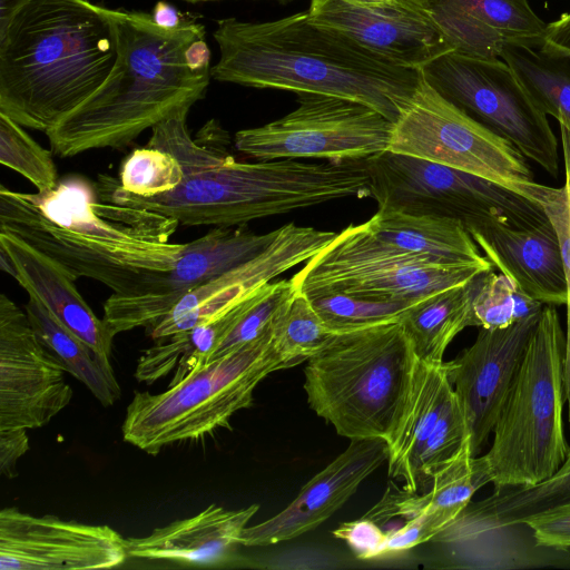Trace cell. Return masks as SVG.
I'll list each match as a JSON object with an SVG mask.
<instances>
[{
  "instance_id": "obj_1",
  "label": "cell",
  "mask_w": 570,
  "mask_h": 570,
  "mask_svg": "<svg viewBox=\"0 0 570 570\" xmlns=\"http://www.w3.org/2000/svg\"><path fill=\"white\" fill-rule=\"evenodd\" d=\"M189 110L151 128L147 146L174 155L184 171L179 186L140 197L119 187L118 178L99 174L94 184L100 200L147 209L186 226H237L347 197H370L365 160L304 163L297 159H235L230 137L215 119L196 137L187 129Z\"/></svg>"
},
{
  "instance_id": "obj_2",
  "label": "cell",
  "mask_w": 570,
  "mask_h": 570,
  "mask_svg": "<svg viewBox=\"0 0 570 570\" xmlns=\"http://www.w3.org/2000/svg\"><path fill=\"white\" fill-rule=\"evenodd\" d=\"M178 220L100 200L79 176L46 191L0 186V232L39 250L76 279L89 277L118 295L147 291L168 273L185 244L171 243Z\"/></svg>"
},
{
  "instance_id": "obj_3",
  "label": "cell",
  "mask_w": 570,
  "mask_h": 570,
  "mask_svg": "<svg viewBox=\"0 0 570 570\" xmlns=\"http://www.w3.org/2000/svg\"><path fill=\"white\" fill-rule=\"evenodd\" d=\"M214 38L219 59L210 77L262 89L316 94L365 104L394 122L413 96L421 69L392 61L307 10L263 22L226 18Z\"/></svg>"
},
{
  "instance_id": "obj_4",
  "label": "cell",
  "mask_w": 570,
  "mask_h": 570,
  "mask_svg": "<svg viewBox=\"0 0 570 570\" xmlns=\"http://www.w3.org/2000/svg\"><path fill=\"white\" fill-rule=\"evenodd\" d=\"M107 12L115 26L118 56L104 83L46 132L60 157L100 148H122L142 131L189 110L205 97L210 70L195 71L185 60L187 47L205 38L194 21L174 29L151 14L119 9Z\"/></svg>"
},
{
  "instance_id": "obj_5",
  "label": "cell",
  "mask_w": 570,
  "mask_h": 570,
  "mask_svg": "<svg viewBox=\"0 0 570 570\" xmlns=\"http://www.w3.org/2000/svg\"><path fill=\"white\" fill-rule=\"evenodd\" d=\"M117 56L107 8L27 0L0 30V112L46 134L104 83Z\"/></svg>"
},
{
  "instance_id": "obj_6",
  "label": "cell",
  "mask_w": 570,
  "mask_h": 570,
  "mask_svg": "<svg viewBox=\"0 0 570 570\" xmlns=\"http://www.w3.org/2000/svg\"><path fill=\"white\" fill-rule=\"evenodd\" d=\"M416 363L399 321L335 333L304 367L307 403L338 435L389 444L407 404Z\"/></svg>"
},
{
  "instance_id": "obj_7",
  "label": "cell",
  "mask_w": 570,
  "mask_h": 570,
  "mask_svg": "<svg viewBox=\"0 0 570 570\" xmlns=\"http://www.w3.org/2000/svg\"><path fill=\"white\" fill-rule=\"evenodd\" d=\"M564 354L558 312L544 305L482 455L495 490L540 484L564 463Z\"/></svg>"
},
{
  "instance_id": "obj_8",
  "label": "cell",
  "mask_w": 570,
  "mask_h": 570,
  "mask_svg": "<svg viewBox=\"0 0 570 570\" xmlns=\"http://www.w3.org/2000/svg\"><path fill=\"white\" fill-rule=\"evenodd\" d=\"M273 323L255 340L194 370L164 392L136 391L121 426L124 440L155 455L169 444L230 430L232 416L252 406L257 385L268 374L291 367L275 346Z\"/></svg>"
},
{
  "instance_id": "obj_9",
  "label": "cell",
  "mask_w": 570,
  "mask_h": 570,
  "mask_svg": "<svg viewBox=\"0 0 570 570\" xmlns=\"http://www.w3.org/2000/svg\"><path fill=\"white\" fill-rule=\"evenodd\" d=\"M365 160L379 209L452 218L465 229L488 223L522 228L548 220L535 202L478 175L389 150Z\"/></svg>"
},
{
  "instance_id": "obj_10",
  "label": "cell",
  "mask_w": 570,
  "mask_h": 570,
  "mask_svg": "<svg viewBox=\"0 0 570 570\" xmlns=\"http://www.w3.org/2000/svg\"><path fill=\"white\" fill-rule=\"evenodd\" d=\"M488 269L492 267L446 265L401 250L363 223L337 233L291 281L306 297L337 292L372 299H422Z\"/></svg>"
},
{
  "instance_id": "obj_11",
  "label": "cell",
  "mask_w": 570,
  "mask_h": 570,
  "mask_svg": "<svg viewBox=\"0 0 570 570\" xmlns=\"http://www.w3.org/2000/svg\"><path fill=\"white\" fill-rule=\"evenodd\" d=\"M421 72L446 100L510 141L548 174L558 175V140L547 115L503 60L452 50L428 62Z\"/></svg>"
},
{
  "instance_id": "obj_12",
  "label": "cell",
  "mask_w": 570,
  "mask_h": 570,
  "mask_svg": "<svg viewBox=\"0 0 570 570\" xmlns=\"http://www.w3.org/2000/svg\"><path fill=\"white\" fill-rule=\"evenodd\" d=\"M387 150L497 181L519 193L533 181L524 156L421 81L393 122Z\"/></svg>"
},
{
  "instance_id": "obj_13",
  "label": "cell",
  "mask_w": 570,
  "mask_h": 570,
  "mask_svg": "<svg viewBox=\"0 0 570 570\" xmlns=\"http://www.w3.org/2000/svg\"><path fill=\"white\" fill-rule=\"evenodd\" d=\"M393 122L346 98L298 94L297 107L274 121L235 134L236 149L256 160H360L387 150Z\"/></svg>"
},
{
  "instance_id": "obj_14",
  "label": "cell",
  "mask_w": 570,
  "mask_h": 570,
  "mask_svg": "<svg viewBox=\"0 0 570 570\" xmlns=\"http://www.w3.org/2000/svg\"><path fill=\"white\" fill-rule=\"evenodd\" d=\"M217 226L185 244L175 266L147 291L132 295L112 293L104 304L110 334L157 325L190 291L249 261L277 236L278 228L257 234L246 227Z\"/></svg>"
},
{
  "instance_id": "obj_15",
  "label": "cell",
  "mask_w": 570,
  "mask_h": 570,
  "mask_svg": "<svg viewBox=\"0 0 570 570\" xmlns=\"http://www.w3.org/2000/svg\"><path fill=\"white\" fill-rule=\"evenodd\" d=\"M66 370L37 337L26 311L0 295V430L46 425L71 401Z\"/></svg>"
},
{
  "instance_id": "obj_16",
  "label": "cell",
  "mask_w": 570,
  "mask_h": 570,
  "mask_svg": "<svg viewBox=\"0 0 570 570\" xmlns=\"http://www.w3.org/2000/svg\"><path fill=\"white\" fill-rule=\"evenodd\" d=\"M127 557V540L109 525L0 511V570L109 569Z\"/></svg>"
},
{
  "instance_id": "obj_17",
  "label": "cell",
  "mask_w": 570,
  "mask_h": 570,
  "mask_svg": "<svg viewBox=\"0 0 570 570\" xmlns=\"http://www.w3.org/2000/svg\"><path fill=\"white\" fill-rule=\"evenodd\" d=\"M336 234L293 223L279 227L258 255L186 294L148 331L150 337L157 341L218 318L278 275L307 262Z\"/></svg>"
},
{
  "instance_id": "obj_18",
  "label": "cell",
  "mask_w": 570,
  "mask_h": 570,
  "mask_svg": "<svg viewBox=\"0 0 570 570\" xmlns=\"http://www.w3.org/2000/svg\"><path fill=\"white\" fill-rule=\"evenodd\" d=\"M540 314L502 328L481 327L470 347L443 362L466 421L473 456L493 432Z\"/></svg>"
},
{
  "instance_id": "obj_19",
  "label": "cell",
  "mask_w": 570,
  "mask_h": 570,
  "mask_svg": "<svg viewBox=\"0 0 570 570\" xmlns=\"http://www.w3.org/2000/svg\"><path fill=\"white\" fill-rule=\"evenodd\" d=\"M312 22L334 29L400 65L421 69L454 50L428 7L411 0L357 4L347 0H311Z\"/></svg>"
},
{
  "instance_id": "obj_20",
  "label": "cell",
  "mask_w": 570,
  "mask_h": 570,
  "mask_svg": "<svg viewBox=\"0 0 570 570\" xmlns=\"http://www.w3.org/2000/svg\"><path fill=\"white\" fill-rule=\"evenodd\" d=\"M385 461L387 443L384 440L351 441L340 455L303 485L286 508L258 524L247 525L240 546H271L315 529L337 511Z\"/></svg>"
},
{
  "instance_id": "obj_21",
  "label": "cell",
  "mask_w": 570,
  "mask_h": 570,
  "mask_svg": "<svg viewBox=\"0 0 570 570\" xmlns=\"http://www.w3.org/2000/svg\"><path fill=\"white\" fill-rule=\"evenodd\" d=\"M466 230L490 263L523 293L544 305L567 304L559 239L549 218L530 227L488 223Z\"/></svg>"
},
{
  "instance_id": "obj_22",
  "label": "cell",
  "mask_w": 570,
  "mask_h": 570,
  "mask_svg": "<svg viewBox=\"0 0 570 570\" xmlns=\"http://www.w3.org/2000/svg\"><path fill=\"white\" fill-rule=\"evenodd\" d=\"M258 504L228 510L210 504L198 514L156 528L146 537L127 538L129 557L185 564H214L240 544Z\"/></svg>"
},
{
  "instance_id": "obj_23",
  "label": "cell",
  "mask_w": 570,
  "mask_h": 570,
  "mask_svg": "<svg viewBox=\"0 0 570 570\" xmlns=\"http://www.w3.org/2000/svg\"><path fill=\"white\" fill-rule=\"evenodd\" d=\"M0 248L13 261L14 279L62 325L95 352L110 358L114 336L78 292L75 282L56 262L18 237L0 232Z\"/></svg>"
},
{
  "instance_id": "obj_24",
  "label": "cell",
  "mask_w": 570,
  "mask_h": 570,
  "mask_svg": "<svg viewBox=\"0 0 570 570\" xmlns=\"http://www.w3.org/2000/svg\"><path fill=\"white\" fill-rule=\"evenodd\" d=\"M527 523L500 524L485 520L466 505L430 542L439 546L446 568L515 569L557 560L533 535H521Z\"/></svg>"
},
{
  "instance_id": "obj_25",
  "label": "cell",
  "mask_w": 570,
  "mask_h": 570,
  "mask_svg": "<svg viewBox=\"0 0 570 570\" xmlns=\"http://www.w3.org/2000/svg\"><path fill=\"white\" fill-rule=\"evenodd\" d=\"M489 482L483 456H473L468 442L458 456L433 476L426 491L410 492L391 482L382 499L364 517L383 530L395 520L399 527L409 519L434 511L444 512L454 520L474 493Z\"/></svg>"
},
{
  "instance_id": "obj_26",
  "label": "cell",
  "mask_w": 570,
  "mask_h": 570,
  "mask_svg": "<svg viewBox=\"0 0 570 570\" xmlns=\"http://www.w3.org/2000/svg\"><path fill=\"white\" fill-rule=\"evenodd\" d=\"M365 224L375 237L401 250L446 265L493 267L459 220L377 209Z\"/></svg>"
},
{
  "instance_id": "obj_27",
  "label": "cell",
  "mask_w": 570,
  "mask_h": 570,
  "mask_svg": "<svg viewBox=\"0 0 570 570\" xmlns=\"http://www.w3.org/2000/svg\"><path fill=\"white\" fill-rule=\"evenodd\" d=\"M453 394L443 363L417 360L413 384L403 416L387 444L391 478L411 481L415 464Z\"/></svg>"
},
{
  "instance_id": "obj_28",
  "label": "cell",
  "mask_w": 570,
  "mask_h": 570,
  "mask_svg": "<svg viewBox=\"0 0 570 570\" xmlns=\"http://www.w3.org/2000/svg\"><path fill=\"white\" fill-rule=\"evenodd\" d=\"M500 58L546 115L570 126V49L544 37L507 39Z\"/></svg>"
},
{
  "instance_id": "obj_29",
  "label": "cell",
  "mask_w": 570,
  "mask_h": 570,
  "mask_svg": "<svg viewBox=\"0 0 570 570\" xmlns=\"http://www.w3.org/2000/svg\"><path fill=\"white\" fill-rule=\"evenodd\" d=\"M267 284L218 318L157 340L156 344L145 350L139 357L135 379L138 382L153 384L174 371L170 381L173 385L203 366L220 338L259 297Z\"/></svg>"
},
{
  "instance_id": "obj_30",
  "label": "cell",
  "mask_w": 570,
  "mask_h": 570,
  "mask_svg": "<svg viewBox=\"0 0 570 570\" xmlns=\"http://www.w3.org/2000/svg\"><path fill=\"white\" fill-rule=\"evenodd\" d=\"M24 311L41 344L67 373L80 381L104 406H111L120 399L121 389L110 358L95 352L36 298L29 296Z\"/></svg>"
},
{
  "instance_id": "obj_31",
  "label": "cell",
  "mask_w": 570,
  "mask_h": 570,
  "mask_svg": "<svg viewBox=\"0 0 570 570\" xmlns=\"http://www.w3.org/2000/svg\"><path fill=\"white\" fill-rule=\"evenodd\" d=\"M472 292L473 277L423 298L401 315L399 322L417 360L430 364L444 362L449 344L470 326Z\"/></svg>"
},
{
  "instance_id": "obj_32",
  "label": "cell",
  "mask_w": 570,
  "mask_h": 570,
  "mask_svg": "<svg viewBox=\"0 0 570 570\" xmlns=\"http://www.w3.org/2000/svg\"><path fill=\"white\" fill-rule=\"evenodd\" d=\"M564 161V185L554 188L534 180L520 187L519 193L535 202L553 225L560 245L567 283V334L564 354V391L570 424V126L558 121Z\"/></svg>"
},
{
  "instance_id": "obj_33",
  "label": "cell",
  "mask_w": 570,
  "mask_h": 570,
  "mask_svg": "<svg viewBox=\"0 0 570 570\" xmlns=\"http://www.w3.org/2000/svg\"><path fill=\"white\" fill-rule=\"evenodd\" d=\"M543 306L504 274L483 271L473 277L470 326L489 330L507 327L540 313Z\"/></svg>"
},
{
  "instance_id": "obj_34",
  "label": "cell",
  "mask_w": 570,
  "mask_h": 570,
  "mask_svg": "<svg viewBox=\"0 0 570 570\" xmlns=\"http://www.w3.org/2000/svg\"><path fill=\"white\" fill-rule=\"evenodd\" d=\"M570 503V472L533 487L497 489L489 498L470 502L472 510L491 522L523 523L548 509Z\"/></svg>"
},
{
  "instance_id": "obj_35",
  "label": "cell",
  "mask_w": 570,
  "mask_h": 570,
  "mask_svg": "<svg viewBox=\"0 0 570 570\" xmlns=\"http://www.w3.org/2000/svg\"><path fill=\"white\" fill-rule=\"evenodd\" d=\"M335 333L315 311L309 298L297 292L273 323L275 346L291 367L321 351Z\"/></svg>"
},
{
  "instance_id": "obj_36",
  "label": "cell",
  "mask_w": 570,
  "mask_h": 570,
  "mask_svg": "<svg viewBox=\"0 0 570 570\" xmlns=\"http://www.w3.org/2000/svg\"><path fill=\"white\" fill-rule=\"evenodd\" d=\"M308 298L325 324L336 333L399 321L406 309L423 299H372L337 292Z\"/></svg>"
},
{
  "instance_id": "obj_37",
  "label": "cell",
  "mask_w": 570,
  "mask_h": 570,
  "mask_svg": "<svg viewBox=\"0 0 570 570\" xmlns=\"http://www.w3.org/2000/svg\"><path fill=\"white\" fill-rule=\"evenodd\" d=\"M0 163L28 179L37 191L52 189L59 181L52 151L41 147L3 112H0Z\"/></svg>"
},
{
  "instance_id": "obj_38",
  "label": "cell",
  "mask_w": 570,
  "mask_h": 570,
  "mask_svg": "<svg viewBox=\"0 0 570 570\" xmlns=\"http://www.w3.org/2000/svg\"><path fill=\"white\" fill-rule=\"evenodd\" d=\"M431 1L472 18L505 39H530L546 36L548 24L533 12L527 0Z\"/></svg>"
},
{
  "instance_id": "obj_39",
  "label": "cell",
  "mask_w": 570,
  "mask_h": 570,
  "mask_svg": "<svg viewBox=\"0 0 570 570\" xmlns=\"http://www.w3.org/2000/svg\"><path fill=\"white\" fill-rule=\"evenodd\" d=\"M183 178L181 165L174 155L146 146L126 157L118 180L119 187L129 194L154 197L176 189Z\"/></svg>"
},
{
  "instance_id": "obj_40",
  "label": "cell",
  "mask_w": 570,
  "mask_h": 570,
  "mask_svg": "<svg viewBox=\"0 0 570 570\" xmlns=\"http://www.w3.org/2000/svg\"><path fill=\"white\" fill-rule=\"evenodd\" d=\"M295 293L296 289L291 279L268 283L259 297L220 338L206 363L222 357L259 336L273 323Z\"/></svg>"
},
{
  "instance_id": "obj_41",
  "label": "cell",
  "mask_w": 570,
  "mask_h": 570,
  "mask_svg": "<svg viewBox=\"0 0 570 570\" xmlns=\"http://www.w3.org/2000/svg\"><path fill=\"white\" fill-rule=\"evenodd\" d=\"M428 8L455 51L483 59L500 58L501 47L507 40L500 33L439 3L431 1Z\"/></svg>"
},
{
  "instance_id": "obj_42",
  "label": "cell",
  "mask_w": 570,
  "mask_h": 570,
  "mask_svg": "<svg viewBox=\"0 0 570 570\" xmlns=\"http://www.w3.org/2000/svg\"><path fill=\"white\" fill-rule=\"evenodd\" d=\"M451 521L453 518L441 511L423 513L404 521L386 532L385 554L403 552L430 542Z\"/></svg>"
},
{
  "instance_id": "obj_43",
  "label": "cell",
  "mask_w": 570,
  "mask_h": 570,
  "mask_svg": "<svg viewBox=\"0 0 570 570\" xmlns=\"http://www.w3.org/2000/svg\"><path fill=\"white\" fill-rule=\"evenodd\" d=\"M333 534L343 540L357 558L373 559L385 556L386 532L364 515L342 523Z\"/></svg>"
},
{
  "instance_id": "obj_44",
  "label": "cell",
  "mask_w": 570,
  "mask_h": 570,
  "mask_svg": "<svg viewBox=\"0 0 570 570\" xmlns=\"http://www.w3.org/2000/svg\"><path fill=\"white\" fill-rule=\"evenodd\" d=\"M524 523L530 527L539 546L563 550L570 548V503L548 509Z\"/></svg>"
},
{
  "instance_id": "obj_45",
  "label": "cell",
  "mask_w": 570,
  "mask_h": 570,
  "mask_svg": "<svg viewBox=\"0 0 570 570\" xmlns=\"http://www.w3.org/2000/svg\"><path fill=\"white\" fill-rule=\"evenodd\" d=\"M29 450L27 429L0 430V474L8 479L18 475V460Z\"/></svg>"
},
{
  "instance_id": "obj_46",
  "label": "cell",
  "mask_w": 570,
  "mask_h": 570,
  "mask_svg": "<svg viewBox=\"0 0 570 570\" xmlns=\"http://www.w3.org/2000/svg\"><path fill=\"white\" fill-rule=\"evenodd\" d=\"M185 60L188 67L195 71L210 70V50L205 38H199L187 47Z\"/></svg>"
},
{
  "instance_id": "obj_47",
  "label": "cell",
  "mask_w": 570,
  "mask_h": 570,
  "mask_svg": "<svg viewBox=\"0 0 570 570\" xmlns=\"http://www.w3.org/2000/svg\"><path fill=\"white\" fill-rule=\"evenodd\" d=\"M544 38L556 46L570 49V12L549 23Z\"/></svg>"
},
{
  "instance_id": "obj_48",
  "label": "cell",
  "mask_w": 570,
  "mask_h": 570,
  "mask_svg": "<svg viewBox=\"0 0 570 570\" xmlns=\"http://www.w3.org/2000/svg\"><path fill=\"white\" fill-rule=\"evenodd\" d=\"M151 17L158 26L166 29L177 28L184 22L180 12L166 1L156 3Z\"/></svg>"
},
{
  "instance_id": "obj_49",
  "label": "cell",
  "mask_w": 570,
  "mask_h": 570,
  "mask_svg": "<svg viewBox=\"0 0 570 570\" xmlns=\"http://www.w3.org/2000/svg\"><path fill=\"white\" fill-rule=\"evenodd\" d=\"M27 0H0V30L11 21L14 13Z\"/></svg>"
},
{
  "instance_id": "obj_50",
  "label": "cell",
  "mask_w": 570,
  "mask_h": 570,
  "mask_svg": "<svg viewBox=\"0 0 570 570\" xmlns=\"http://www.w3.org/2000/svg\"><path fill=\"white\" fill-rule=\"evenodd\" d=\"M347 1L354 2L357 4H380V3L392 2L394 0H347Z\"/></svg>"
},
{
  "instance_id": "obj_51",
  "label": "cell",
  "mask_w": 570,
  "mask_h": 570,
  "mask_svg": "<svg viewBox=\"0 0 570 570\" xmlns=\"http://www.w3.org/2000/svg\"><path fill=\"white\" fill-rule=\"evenodd\" d=\"M568 472H570V450H569V453H568V456H567L564 463L562 464V466L560 468V470L557 474H562V473H568Z\"/></svg>"
},
{
  "instance_id": "obj_52",
  "label": "cell",
  "mask_w": 570,
  "mask_h": 570,
  "mask_svg": "<svg viewBox=\"0 0 570 570\" xmlns=\"http://www.w3.org/2000/svg\"><path fill=\"white\" fill-rule=\"evenodd\" d=\"M411 1L428 7V4L430 3L431 0H411Z\"/></svg>"
},
{
  "instance_id": "obj_53",
  "label": "cell",
  "mask_w": 570,
  "mask_h": 570,
  "mask_svg": "<svg viewBox=\"0 0 570 570\" xmlns=\"http://www.w3.org/2000/svg\"><path fill=\"white\" fill-rule=\"evenodd\" d=\"M185 1H188V2H206V1H217V0H185Z\"/></svg>"
},
{
  "instance_id": "obj_54",
  "label": "cell",
  "mask_w": 570,
  "mask_h": 570,
  "mask_svg": "<svg viewBox=\"0 0 570 570\" xmlns=\"http://www.w3.org/2000/svg\"><path fill=\"white\" fill-rule=\"evenodd\" d=\"M279 2H288V1H292V0H277Z\"/></svg>"
}]
</instances>
